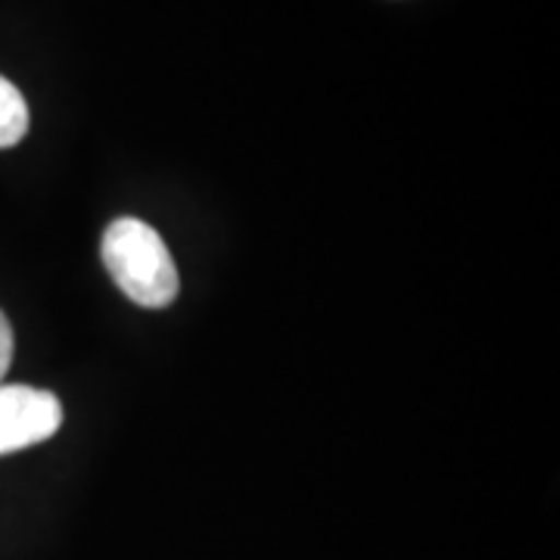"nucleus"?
Segmentation results:
<instances>
[{
  "label": "nucleus",
  "mask_w": 560,
  "mask_h": 560,
  "mask_svg": "<svg viewBox=\"0 0 560 560\" xmlns=\"http://www.w3.org/2000/svg\"><path fill=\"white\" fill-rule=\"evenodd\" d=\"M101 256L116 287L143 308H165L178 296L180 280L175 259L156 228H150L147 221H113L103 234Z\"/></svg>",
  "instance_id": "f257e3e1"
},
{
  "label": "nucleus",
  "mask_w": 560,
  "mask_h": 560,
  "mask_svg": "<svg viewBox=\"0 0 560 560\" xmlns=\"http://www.w3.org/2000/svg\"><path fill=\"white\" fill-rule=\"evenodd\" d=\"M60 423L62 405L54 393L22 383H0V455L50 440Z\"/></svg>",
  "instance_id": "f03ea898"
},
{
  "label": "nucleus",
  "mask_w": 560,
  "mask_h": 560,
  "mask_svg": "<svg viewBox=\"0 0 560 560\" xmlns=\"http://www.w3.org/2000/svg\"><path fill=\"white\" fill-rule=\"evenodd\" d=\"M28 135V103L13 81L0 75V150L16 147Z\"/></svg>",
  "instance_id": "7ed1b4c3"
},
{
  "label": "nucleus",
  "mask_w": 560,
  "mask_h": 560,
  "mask_svg": "<svg viewBox=\"0 0 560 560\" xmlns=\"http://www.w3.org/2000/svg\"><path fill=\"white\" fill-rule=\"evenodd\" d=\"M13 327H10V320L7 315L0 312V383L7 377V371H10V364H13Z\"/></svg>",
  "instance_id": "20e7f679"
}]
</instances>
